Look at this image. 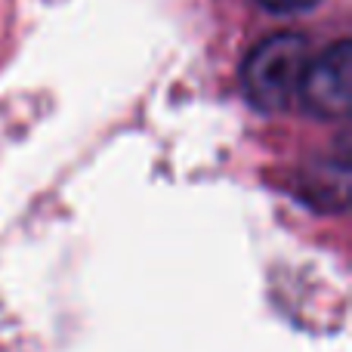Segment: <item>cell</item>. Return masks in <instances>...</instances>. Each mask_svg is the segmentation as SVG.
Here are the masks:
<instances>
[{
    "label": "cell",
    "instance_id": "cell-1",
    "mask_svg": "<svg viewBox=\"0 0 352 352\" xmlns=\"http://www.w3.org/2000/svg\"><path fill=\"white\" fill-rule=\"evenodd\" d=\"M306 37L297 31H278L260 41L241 65V84L260 111H285L297 96L306 68Z\"/></svg>",
    "mask_w": 352,
    "mask_h": 352
},
{
    "label": "cell",
    "instance_id": "cell-2",
    "mask_svg": "<svg viewBox=\"0 0 352 352\" xmlns=\"http://www.w3.org/2000/svg\"><path fill=\"white\" fill-rule=\"evenodd\" d=\"M352 87V47L349 41H337L312 62H306L297 96L303 109L318 121H340L349 111Z\"/></svg>",
    "mask_w": 352,
    "mask_h": 352
},
{
    "label": "cell",
    "instance_id": "cell-3",
    "mask_svg": "<svg viewBox=\"0 0 352 352\" xmlns=\"http://www.w3.org/2000/svg\"><path fill=\"white\" fill-rule=\"evenodd\" d=\"M263 6H266L269 12H306V10H312L316 3H322V0H260Z\"/></svg>",
    "mask_w": 352,
    "mask_h": 352
}]
</instances>
